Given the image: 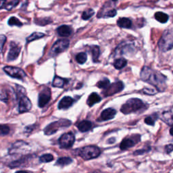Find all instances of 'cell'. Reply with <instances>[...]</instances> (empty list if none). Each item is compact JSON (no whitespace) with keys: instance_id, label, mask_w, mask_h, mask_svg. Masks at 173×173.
I'll list each match as a JSON object with an SVG mask.
<instances>
[{"instance_id":"cell-26","label":"cell","mask_w":173,"mask_h":173,"mask_svg":"<svg viewBox=\"0 0 173 173\" xmlns=\"http://www.w3.org/2000/svg\"><path fill=\"white\" fill-rule=\"evenodd\" d=\"M73 162V160L69 157H62L59 158L57 160V164L64 167V166L69 165Z\"/></svg>"},{"instance_id":"cell-38","label":"cell","mask_w":173,"mask_h":173,"mask_svg":"<svg viewBox=\"0 0 173 173\" xmlns=\"http://www.w3.org/2000/svg\"><path fill=\"white\" fill-rule=\"evenodd\" d=\"M165 151H167V153H168V154L172 152L173 151V145L172 144H169V145H166Z\"/></svg>"},{"instance_id":"cell-36","label":"cell","mask_w":173,"mask_h":173,"mask_svg":"<svg viewBox=\"0 0 173 173\" xmlns=\"http://www.w3.org/2000/svg\"><path fill=\"white\" fill-rule=\"evenodd\" d=\"M6 41V37L3 35H0V53L2 52V50Z\"/></svg>"},{"instance_id":"cell-27","label":"cell","mask_w":173,"mask_h":173,"mask_svg":"<svg viewBox=\"0 0 173 173\" xmlns=\"http://www.w3.org/2000/svg\"><path fill=\"white\" fill-rule=\"evenodd\" d=\"M76 60L78 63H79L81 64H84L85 62H86V61L87 60V54L84 52L79 53V54H77V56L76 57Z\"/></svg>"},{"instance_id":"cell-9","label":"cell","mask_w":173,"mask_h":173,"mask_svg":"<svg viewBox=\"0 0 173 173\" xmlns=\"http://www.w3.org/2000/svg\"><path fill=\"white\" fill-rule=\"evenodd\" d=\"M75 141V137L72 133H68L62 135L58 140V143L61 147L62 148H70Z\"/></svg>"},{"instance_id":"cell-14","label":"cell","mask_w":173,"mask_h":173,"mask_svg":"<svg viewBox=\"0 0 173 173\" xmlns=\"http://www.w3.org/2000/svg\"><path fill=\"white\" fill-rule=\"evenodd\" d=\"M116 114V111L113 108H107L104 110L101 114L100 119L101 120L106 121L112 120L114 118L115 115Z\"/></svg>"},{"instance_id":"cell-17","label":"cell","mask_w":173,"mask_h":173,"mask_svg":"<svg viewBox=\"0 0 173 173\" xmlns=\"http://www.w3.org/2000/svg\"><path fill=\"white\" fill-rule=\"evenodd\" d=\"M101 97L100 96L96 93H92L89 96L87 101V104L89 106L91 107L93 106L94 104H96L98 102L101 101Z\"/></svg>"},{"instance_id":"cell-8","label":"cell","mask_w":173,"mask_h":173,"mask_svg":"<svg viewBox=\"0 0 173 173\" xmlns=\"http://www.w3.org/2000/svg\"><path fill=\"white\" fill-rule=\"evenodd\" d=\"M124 84L122 81H116L110 85L106 89H104L103 93L105 96H111L117 93L120 92L124 89Z\"/></svg>"},{"instance_id":"cell-33","label":"cell","mask_w":173,"mask_h":173,"mask_svg":"<svg viewBox=\"0 0 173 173\" xmlns=\"http://www.w3.org/2000/svg\"><path fill=\"white\" fill-rule=\"evenodd\" d=\"M18 3V0H13L11 2L8 3V4L5 6V8L8 10H11L12 8H14Z\"/></svg>"},{"instance_id":"cell-19","label":"cell","mask_w":173,"mask_h":173,"mask_svg":"<svg viewBox=\"0 0 173 173\" xmlns=\"http://www.w3.org/2000/svg\"><path fill=\"white\" fill-rule=\"evenodd\" d=\"M117 25L121 28L130 29L132 26V22L130 19L127 18H120L118 20Z\"/></svg>"},{"instance_id":"cell-13","label":"cell","mask_w":173,"mask_h":173,"mask_svg":"<svg viewBox=\"0 0 173 173\" xmlns=\"http://www.w3.org/2000/svg\"><path fill=\"white\" fill-rule=\"evenodd\" d=\"M20 47H19L15 43L12 42L10 44V49L8 54V60L13 61L18 58L20 54Z\"/></svg>"},{"instance_id":"cell-5","label":"cell","mask_w":173,"mask_h":173,"mask_svg":"<svg viewBox=\"0 0 173 173\" xmlns=\"http://www.w3.org/2000/svg\"><path fill=\"white\" fill-rule=\"evenodd\" d=\"M70 124H71V122L70 120L66 119H62L58 121L53 122V123L49 124L48 126L45 128L44 132H45V134L47 135H52L53 133H55L59 129V128L69 127Z\"/></svg>"},{"instance_id":"cell-6","label":"cell","mask_w":173,"mask_h":173,"mask_svg":"<svg viewBox=\"0 0 173 173\" xmlns=\"http://www.w3.org/2000/svg\"><path fill=\"white\" fill-rule=\"evenodd\" d=\"M70 42L67 39H60L53 44L50 51V54L54 56L64 52L69 46Z\"/></svg>"},{"instance_id":"cell-16","label":"cell","mask_w":173,"mask_h":173,"mask_svg":"<svg viewBox=\"0 0 173 173\" xmlns=\"http://www.w3.org/2000/svg\"><path fill=\"white\" fill-rule=\"evenodd\" d=\"M57 34L61 37H69L72 34V29L67 25H62L57 29Z\"/></svg>"},{"instance_id":"cell-29","label":"cell","mask_w":173,"mask_h":173,"mask_svg":"<svg viewBox=\"0 0 173 173\" xmlns=\"http://www.w3.org/2000/svg\"><path fill=\"white\" fill-rule=\"evenodd\" d=\"M109 85H110V81L108 79H104L103 80L100 81L99 82L97 83V86L100 88V89H106Z\"/></svg>"},{"instance_id":"cell-39","label":"cell","mask_w":173,"mask_h":173,"mask_svg":"<svg viewBox=\"0 0 173 173\" xmlns=\"http://www.w3.org/2000/svg\"><path fill=\"white\" fill-rule=\"evenodd\" d=\"M147 149H145V150H137V151H135L134 152V154L135 155H140V154H143L144 153H145V152H147L148 151Z\"/></svg>"},{"instance_id":"cell-3","label":"cell","mask_w":173,"mask_h":173,"mask_svg":"<svg viewBox=\"0 0 173 173\" xmlns=\"http://www.w3.org/2000/svg\"><path fill=\"white\" fill-rule=\"evenodd\" d=\"M159 48L162 52H167L173 47V29H167L158 42Z\"/></svg>"},{"instance_id":"cell-12","label":"cell","mask_w":173,"mask_h":173,"mask_svg":"<svg viewBox=\"0 0 173 173\" xmlns=\"http://www.w3.org/2000/svg\"><path fill=\"white\" fill-rule=\"evenodd\" d=\"M32 104L30 100L26 96H22L19 101L18 111L20 113L26 112L31 109Z\"/></svg>"},{"instance_id":"cell-1","label":"cell","mask_w":173,"mask_h":173,"mask_svg":"<svg viewBox=\"0 0 173 173\" xmlns=\"http://www.w3.org/2000/svg\"><path fill=\"white\" fill-rule=\"evenodd\" d=\"M140 77L144 81L152 85L159 91H164L167 88V85H166L167 77L160 73L147 66H144L142 69Z\"/></svg>"},{"instance_id":"cell-25","label":"cell","mask_w":173,"mask_h":173,"mask_svg":"<svg viewBox=\"0 0 173 173\" xmlns=\"http://www.w3.org/2000/svg\"><path fill=\"white\" fill-rule=\"evenodd\" d=\"M91 53H92L93 60L94 62H96L98 61L100 54V49L98 46H93L91 47Z\"/></svg>"},{"instance_id":"cell-2","label":"cell","mask_w":173,"mask_h":173,"mask_svg":"<svg viewBox=\"0 0 173 173\" xmlns=\"http://www.w3.org/2000/svg\"><path fill=\"white\" fill-rule=\"evenodd\" d=\"M145 108V105L141 100L138 98H132L122 106L120 111L124 114H128L140 111Z\"/></svg>"},{"instance_id":"cell-7","label":"cell","mask_w":173,"mask_h":173,"mask_svg":"<svg viewBox=\"0 0 173 173\" xmlns=\"http://www.w3.org/2000/svg\"><path fill=\"white\" fill-rule=\"evenodd\" d=\"M4 72L8 74L10 77L12 78H15L17 79L22 80L24 78L26 77V73L22 69L20 68L13 67V66H6L3 68Z\"/></svg>"},{"instance_id":"cell-31","label":"cell","mask_w":173,"mask_h":173,"mask_svg":"<svg viewBox=\"0 0 173 173\" xmlns=\"http://www.w3.org/2000/svg\"><path fill=\"white\" fill-rule=\"evenodd\" d=\"M53 160V157L52 154H47L41 155L39 158V160L41 162H49Z\"/></svg>"},{"instance_id":"cell-42","label":"cell","mask_w":173,"mask_h":173,"mask_svg":"<svg viewBox=\"0 0 173 173\" xmlns=\"http://www.w3.org/2000/svg\"><path fill=\"white\" fill-rule=\"evenodd\" d=\"M90 173H103V172H100V171H96L91 172H90Z\"/></svg>"},{"instance_id":"cell-34","label":"cell","mask_w":173,"mask_h":173,"mask_svg":"<svg viewBox=\"0 0 173 173\" xmlns=\"http://www.w3.org/2000/svg\"><path fill=\"white\" fill-rule=\"evenodd\" d=\"M156 120V117L154 118V116H150L145 118V123L148 125H151L154 126L155 124V121Z\"/></svg>"},{"instance_id":"cell-32","label":"cell","mask_w":173,"mask_h":173,"mask_svg":"<svg viewBox=\"0 0 173 173\" xmlns=\"http://www.w3.org/2000/svg\"><path fill=\"white\" fill-rule=\"evenodd\" d=\"M10 133V128L7 125H0V136H5Z\"/></svg>"},{"instance_id":"cell-18","label":"cell","mask_w":173,"mask_h":173,"mask_svg":"<svg viewBox=\"0 0 173 173\" xmlns=\"http://www.w3.org/2000/svg\"><path fill=\"white\" fill-rule=\"evenodd\" d=\"M77 127L81 132H87L89 131L92 128V123L90 121L83 120L78 124Z\"/></svg>"},{"instance_id":"cell-43","label":"cell","mask_w":173,"mask_h":173,"mask_svg":"<svg viewBox=\"0 0 173 173\" xmlns=\"http://www.w3.org/2000/svg\"><path fill=\"white\" fill-rule=\"evenodd\" d=\"M113 1H117V0H113Z\"/></svg>"},{"instance_id":"cell-22","label":"cell","mask_w":173,"mask_h":173,"mask_svg":"<svg viewBox=\"0 0 173 173\" xmlns=\"http://www.w3.org/2000/svg\"><path fill=\"white\" fill-rule=\"evenodd\" d=\"M113 64L114 66L115 67V69L117 70H120L123 69L124 67L127 66V61L126 59L123 58V57H121V58H118L115 60Z\"/></svg>"},{"instance_id":"cell-23","label":"cell","mask_w":173,"mask_h":173,"mask_svg":"<svg viewBox=\"0 0 173 173\" xmlns=\"http://www.w3.org/2000/svg\"><path fill=\"white\" fill-rule=\"evenodd\" d=\"M66 82H67V81L66 79H64L62 78L59 77H56L54 78V79L53 81L52 85L54 87H58V88H62L64 86Z\"/></svg>"},{"instance_id":"cell-24","label":"cell","mask_w":173,"mask_h":173,"mask_svg":"<svg viewBox=\"0 0 173 173\" xmlns=\"http://www.w3.org/2000/svg\"><path fill=\"white\" fill-rule=\"evenodd\" d=\"M44 36H45V34H44V33L35 32V33H33L29 37H27L26 41L28 43L32 42V41H35L37 39L42 38V37H43Z\"/></svg>"},{"instance_id":"cell-20","label":"cell","mask_w":173,"mask_h":173,"mask_svg":"<svg viewBox=\"0 0 173 173\" xmlns=\"http://www.w3.org/2000/svg\"><path fill=\"white\" fill-rule=\"evenodd\" d=\"M162 120L168 125H173V110L164 112L162 114Z\"/></svg>"},{"instance_id":"cell-40","label":"cell","mask_w":173,"mask_h":173,"mask_svg":"<svg viewBox=\"0 0 173 173\" xmlns=\"http://www.w3.org/2000/svg\"><path fill=\"white\" fill-rule=\"evenodd\" d=\"M16 173H28L26 171H17Z\"/></svg>"},{"instance_id":"cell-15","label":"cell","mask_w":173,"mask_h":173,"mask_svg":"<svg viewBox=\"0 0 173 173\" xmlns=\"http://www.w3.org/2000/svg\"><path fill=\"white\" fill-rule=\"evenodd\" d=\"M73 103H74V100L72 97L69 96L64 97L59 102L58 108L60 110L68 109V108L72 106Z\"/></svg>"},{"instance_id":"cell-10","label":"cell","mask_w":173,"mask_h":173,"mask_svg":"<svg viewBox=\"0 0 173 173\" xmlns=\"http://www.w3.org/2000/svg\"><path fill=\"white\" fill-rule=\"evenodd\" d=\"M140 140V135H134V136L129 137V138H126L124 139L123 141L121 142L120 145V147L122 150H126L127 149L132 147L133 146L138 143Z\"/></svg>"},{"instance_id":"cell-35","label":"cell","mask_w":173,"mask_h":173,"mask_svg":"<svg viewBox=\"0 0 173 173\" xmlns=\"http://www.w3.org/2000/svg\"><path fill=\"white\" fill-rule=\"evenodd\" d=\"M116 14H117L116 10L115 9H112L109 10V11H108L106 13H105V15L104 16V17H105V18H111V17H114L116 16Z\"/></svg>"},{"instance_id":"cell-4","label":"cell","mask_w":173,"mask_h":173,"mask_svg":"<svg viewBox=\"0 0 173 173\" xmlns=\"http://www.w3.org/2000/svg\"><path fill=\"white\" fill-rule=\"evenodd\" d=\"M101 154L99 147L93 145L86 146L81 148L79 150V155L85 160H89L97 158Z\"/></svg>"},{"instance_id":"cell-21","label":"cell","mask_w":173,"mask_h":173,"mask_svg":"<svg viewBox=\"0 0 173 173\" xmlns=\"http://www.w3.org/2000/svg\"><path fill=\"white\" fill-rule=\"evenodd\" d=\"M154 17H155V20H158V21L160 22V23L167 22L168 18H169L168 15H167V14L162 12H158L155 13Z\"/></svg>"},{"instance_id":"cell-37","label":"cell","mask_w":173,"mask_h":173,"mask_svg":"<svg viewBox=\"0 0 173 173\" xmlns=\"http://www.w3.org/2000/svg\"><path fill=\"white\" fill-rule=\"evenodd\" d=\"M144 92L145 94L148 95H153L156 93V91H154L152 89H149V88H146V89H144Z\"/></svg>"},{"instance_id":"cell-28","label":"cell","mask_w":173,"mask_h":173,"mask_svg":"<svg viewBox=\"0 0 173 173\" xmlns=\"http://www.w3.org/2000/svg\"><path fill=\"white\" fill-rule=\"evenodd\" d=\"M95 14L94 10L92 9H88L87 10H85L82 14V19L85 20H87L88 19H89L90 18H91Z\"/></svg>"},{"instance_id":"cell-30","label":"cell","mask_w":173,"mask_h":173,"mask_svg":"<svg viewBox=\"0 0 173 173\" xmlns=\"http://www.w3.org/2000/svg\"><path fill=\"white\" fill-rule=\"evenodd\" d=\"M8 25L10 26H22V23L18 18H16V17H11L8 20Z\"/></svg>"},{"instance_id":"cell-41","label":"cell","mask_w":173,"mask_h":173,"mask_svg":"<svg viewBox=\"0 0 173 173\" xmlns=\"http://www.w3.org/2000/svg\"><path fill=\"white\" fill-rule=\"evenodd\" d=\"M170 133H171V135H172V136H173V127L171 128V130H170Z\"/></svg>"},{"instance_id":"cell-11","label":"cell","mask_w":173,"mask_h":173,"mask_svg":"<svg viewBox=\"0 0 173 173\" xmlns=\"http://www.w3.org/2000/svg\"><path fill=\"white\" fill-rule=\"evenodd\" d=\"M51 99V91L48 87H46L41 91L39 95L38 105L40 108H43L49 102Z\"/></svg>"}]
</instances>
